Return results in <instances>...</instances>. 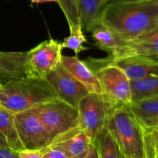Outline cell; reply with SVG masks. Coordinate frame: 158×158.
I'll return each mask as SVG.
<instances>
[{
  "label": "cell",
  "instance_id": "1",
  "mask_svg": "<svg viewBox=\"0 0 158 158\" xmlns=\"http://www.w3.org/2000/svg\"><path fill=\"white\" fill-rule=\"evenodd\" d=\"M127 43L158 26V0L109 4L101 22Z\"/></svg>",
  "mask_w": 158,
  "mask_h": 158
},
{
  "label": "cell",
  "instance_id": "2",
  "mask_svg": "<svg viewBox=\"0 0 158 158\" xmlns=\"http://www.w3.org/2000/svg\"><path fill=\"white\" fill-rule=\"evenodd\" d=\"M106 127L124 158H147L145 130L128 106L110 110Z\"/></svg>",
  "mask_w": 158,
  "mask_h": 158
},
{
  "label": "cell",
  "instance_id": "3",
  "mask_svg": "<svg viewBox=\"0 0 158 158\" xmlns=\"http://www.w3.org/2000/svg\"><path fill=\"white\" fill-rule=\"evenodd\" d=\"M55 98V92L43 79L26 77L0 84V105L15 114Z\"/></svg>",
  "mask_w": 158,
  "mask_h": 158
},
{
  "label": "cell",
  "instance_id": "4",
  "mask_svg": "<svg viewBox=\"0 0 158 158\" xmlns=\"http://www.w3.org/2000/svg\"><path fill=\"white\" fill-rule=\"evenodd\" d=\"M92 70L98 79L102 95L110 110L131 104V82L121 68L114 64H106Z\"/></svg>",
  "mask_w": 158,
  "mask_h": 158
},
{
  "label": "cell",
  "instance_id": "5",
  "mask_svg": "<svg viewBox=\"0 0 158 158\" xmlns=\"http://www.w3.org/2000/svg\"><path fill=\"white\" fill-rule=\"evenodd\" d=\"M32 108L38 114L52 140L79 127L77 108L59 98L44 102Z\"/></svg>",
  "mask_w": 158,
  "mask_h": 158
},
{
  "label": "cell",
  "instance_id": "6",
  "mask_svg": "<svg viewBox=\"0 0 158 158\" xmlns=\"http://www.w3.org/2000/svg\"><path fill=\"white\" fill-rule=\"evenodd\" d=\"M79 128L84 131L92 142L106 127L110 107L102 94L89 93L77 106Z\"/></svg>",
  "mask_w": 158,
  "mask_h": 158
},
{
  "label": "cell",
  "instance_id": "7",
  "mask_svg": "<svg viewBox=\"0 0 158 158\" xmlns=\"http://www.w3.org/2000/svg\"><path fill=\"white\" fill-rule=\"evenodd\" d=\"M15 122L25 149L41 150L52 143V138L33 108L15 114Z\"/></svg>",
  "mask_w": 158,
  "mask_h": 158
},
{
  "label": "cell",
  "instance_id": "8",
  "mask_svg": "<svg viewBox=\"0 0 158 158\" xmlns=\"http://www.w3.org/2000/svg\"><path fill=\"white\" fill-rule=\"evenodd\" d=\"M62 49V43L49 39L27 51L28 77L45 80L46 75L61 63Z\"/></svg>",
  "mask_w": 158,
  "mask_h": 158
},
{
  "label": "cell",
  "instance_id": "9",
  "mask_svg": "<svg viewBox=\"0 0 158 158\" xmlns=\"http://www.w3.org/2000/svg\"><path fill=\"white\" fill-rule=\"evenodd\" d=\"M45 80L57 98L74 107L77 108L81 99L89 94L86 87L71 75L61 63L46 75Z\"/></svg>",
  "mask_w": 158,
  "mask_h": 158
},
{
  "label": "cell",
  "instance_id": "10",
  "mask_svg": "<svg viewBox=\"0 0 158 158\" xmlns=\"http://www.w3.org/2000/svg\"><path fill=\"white\" fill-rule=\"evenodd\" d=\"M158 55V26L148 33L117 48L106 61L120 60L131 56L151 57Z\"/></svg>",
  "mask_w": 158,
  "mask_h": 158
},
{
  "label": "cell",
  "instance_id": "11",
  "mask_svg": "<svg viewBox=\"0 0 158 158\" xmlns=\"http://www.w3.org/2000/svg\"><path fill=\"white\" fill-rule=\"evenodd\" d=\"M91 143L89 136L77 127L56 137L49 145L62 148L69 158H85Z\"/></svg>",
  "mask_w": 158,
  "mask_h": 158
},
{
  "label": "cell",
  "instance_id": "12",
  "mask_svg": "<svg viewBox=\"0 0 158 158\" xmlns=\"http://www.w3.org/2000/svg\"><path fill=\"white\" fill-rule=\"evenodd\" d=\"M28 77L27 52L0 51V84Z\"/></svg>",
  "mask_w": 158,
  "mask_h": 158
},
{
  "label": "cell",
  "instance_id": "13",
  "mask_svg": "<svg viewBox=\"0 0 158 158\" xmlns=\"http://www.w3.org/2000/svg\"><path fill=\"white\" fill-rule=\"evenodd\" d=\"M61 64L86 87L89 93L102 94L101 87L96 74L87 63L78 58V56H62Z\"/></svg>",
  "mask_w": 158,
  "mask_h": 158
},
{
  "label": "cell",
  "instance_id": "14",
  "mask_svg": "<svg viewBox=\"0 0 158 158\" xmlns=\"http://www.w3.org/2000/svg\"><path fill=\"white\" fill-rule=\"evenodd\" d=\"M82 29L89 32L101 22L109 0H77Z\"/></svg>",
  "mask_w": 158,
  "mask_h": 158
},
{
  "label": "cell",
  "instance_id": "15",
  "mask_svg": "<svg viewBox=\"0 0 158 158\" xmlns=\"http://www.w3.org/2000/svg\"><path fill=\"white\" fill-rule=\"evenodd\" d=\"M128 107L146 131L158 125V95L132 102Z\"/></svg>",
  "mask_w": 158,
  "mask_h": 158
},
{
  "label": "cell",
  "instance_id": "16",
  "mask_svg": "<svg viewBox=\"0 0 158 158\" xmlns=\"http://www.w3.org/2000/svg\"><path fill=\"white\" fill-rule=\"evenodd\" d=\"M0 133L6 138L9 148L20 151L25 149L17 131L15 113L0 105Z\"/></svg>",
  "mask_w": 158,
  "mask_h": 158
},
{
  "label": "cell",
  "instance_id": "17",
  "mask_svg": "<svg viewBox=\"0 0 158 158\" xmlns=\"http://www.w3.org/2000/svg\"><path fill=\"white\" fill-rule=\"evenodd\" d=\"M91 32L97 46L102 50L106 51L109 55H111L117 48L127 43L115 32L103 26L101 23L97 25Z\"/></svg>",
  "mask_w": 158,
  "mask_h": 158
},
{
  "label": "cell",
  "instance_id": "18",
  "mask_svg": "<svg viewBox=\"0 0 158 158\" xmlns=\"http://www.w3.org/2000/svg\"><path fill=\"white\" fill-rule=\"evenodd\" d=\"M130 82L132 102L158 95V77L130 80Z\"/></svg>",
  "mask_w": 158,
  "mask_h": 158
},
{
  "label": "cell",
  "instance_id": "19",
  "mask_svg": "<svg viewBox=\"0 0 158 158\" xmlns=\"http://www.w3.org/2000/svg\"><path fill=\"white\" fill-rule=\"evenodd\" d=\"M93 143L98 151L99 158H124L106 127Z\"/></svg>",
  "mask_w": 158,
  "mask_h": 158
},
{
  "label": "cell",
  "instance_id": "20",
  "mask_svg": "<svg viewBox=\"0 0 158 158\" xmlns=\"http://www.w3.org/2000/svg\"><path fill=\"white\" fill-rule=\"evenodd\" d=\"M57 3L67 20L69 31L82 27L77 0H57Z\"/></svg>",
  "mask_w": 158,
  "mask_h": 158
},
{
  "label": "cell",
  "instance_id": "21",
  "mask_svg": "<svg viewBox=\"0 0 158 158\" xmlns=\"http://www.w3.org/2000/svg\"><path fill=\"white\" fill-rule=\"evenodd\" d=\"M86 42L87 40L83 33V29L82 27H79L75 30L70 31L69 36L65 38L62 43V47L63 49L67 48L72 49L75 52V56H78L79 53L88 49L87 47L83 46V43Z\"/></svg>",
  "mask_w": 158,
  "mask_h": 158
},
{
  "label": "cell",
  "instance_id": "22",
  "mask_svg": "<svg viewBox=\"0 0 158 158\" xmlns=\"http://www.w3.org/2000/svg\"><path fill=\"white\" fill-rule=\"evenodd\" d=\"M147 158H158V125L151 131H145Z\"/></svg>",
  "mask_w": 158,
  "mask_h": 158
},
{
  "label": "cell",
  "instance_id": "23",
  "mask_svg": "<svg viewBox=\"0 0 158 158\" xmlns=\"http://www.w3.org/2000/svg\"><path fill=\"white\" fill-rule=\"evenodd\" d=\"M42 158H69L67 154L59 147L49 145L40 150Z\"/></svg>",
  "mask_w": 158,
  "mask_h": 158
},
{
  "label": "cell",
  "instance_id": "24",
  "mask_svg": "<svg viewBox=\"0 0 158 158\" xmlns=\"http://www.w3.org/2000/svg\"><path fill=\"white\" fill-rule=\"evenodd\" d=\"M19 158H42V153L40 150L24 149L19 151Z\"/></svg>",
  "mask_w": 158,
  "mask_h": 158
},
{
  "label": "cell",
  "instance_id": "25",
  "mask_svg": "<svg viewBox=\"0 0 158 158\" xmlns=\"http://www.w3.org/2000/svg\"><path fill=\"white\" fill-rule=\"evenodd\" d=\"M0 158H19V153L11 148L0 146Z\"/></svg>",
  "mask_w": 158,
  "mask_h": 158
},
{
  "label": "cell",
  "instance_id": "26",
  "mask_svg": "<svg viewBox=\"0 0 158 158\" xmlns=\"http://www.w3.org/2000/svg\"><path fill=\"white\" fill-rule=\"evenodd\" d=\"M85 158H99L98 151H97V148H96L94 143H91L89 145V150H88L87 154H86Z\"/></svg>",
  "mask_w": 158,
  "mask_h": 158
},
{
  "label": "cell",
  "instance_id": "27",
  "mask_svg": "<svg viewBox=\"0 0 158 158\" xmlns=\"http://www.w3.org/2000/svg\"><path fill=\"white\" fill-rule=\"evenodd\" d=\"M143 1H148V0H109V4H114V3H131Z\"/></svg>",
  "mask_w": 158,
  "mask_h": 158
},
{
  "label": "cell",
  "instance_id": "28",
  "mask_svg": "<svg viewBox=\"0 0 158 158\" xmlns=\"http://www.w3.org/2000/svg\"><path fill=\"white\" fill-rule=\"evenodd\" d=\"M0 146L4 147V148H9V144H8V143H7V141H6V138L3 137V135L1 134V133H0Z\"/></svg>",
  "mask_w": 158,
  "mask_h": 158
},
{
  "label": "cell",
  "instance_id": "29",
  "mask_svg": "<svg viewBox=\"0 0 158 158\" xmlns=\"http://www.w3.org/2000/svg\"><path fill=\"white\" fill-rule=\"evenodd\" d=\"M30 1L34 3H44V2H57V0H30Z\"/></svg>",
  "mask_w": 158,
  "mask_h": 158
},
{
  "label": "cell",
  "instance_id": "30",
  "mask_svg": "<svg viewBox=\"0 0 158 158\" xmlns=\"http://www.w3.org/2000/svg\"><path fill=\"white\" fill-rule=\"evenodd\" d=\"M148 58L151 59V60H153V61H154V62H155V63H158V55H157V56H154L148 57Z\"/></svg>",
  "mask_w": 158,
  "mask_h": 158
}]
</instances>
